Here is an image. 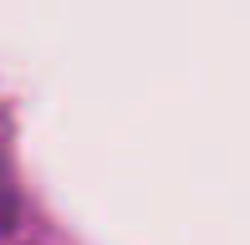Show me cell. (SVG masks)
Returning <instances> with one entry per match:
<instances>
[{
    "mask_svg": "<svg viewBox=\"0 0 250 245\" xmlns=\"http://www.w3.org/2000/svg\"><path fill=\"white\" fill-rule=\"evenodd\" d=\"M10 220H16V194H10V174L0 159V230H10Z\"/></svg>",
    "mask_w": 250,
    "mask_h": 245,
    "instance_id": "obj_1",
    "label": "cell"
}]
</instances>
